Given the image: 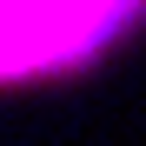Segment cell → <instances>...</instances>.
I'll return each instance as SVG.
<instances>
[{
  "mask_svg": "<svg viewBox=\"0 0 146 146\" xmlns=\"http://www.w3.org/2000/svg\"><path fill=\"white\" fill-rule=\"evenodd\" d=\"M139 13L146 0H0V86L93 66Z\"/></svg>",
  "mask_w": 146,
  "mask_h": 146,
  "instance_id": "6da1fadb",
  "label": "cell"
}]
</instances>
